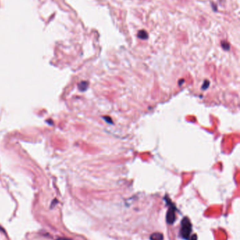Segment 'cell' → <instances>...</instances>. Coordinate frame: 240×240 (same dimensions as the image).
<instances>
[{
	"instance_id": "277c9868",
	"label": "cell",
	"mask_w": 240,
	"mask_h": 240,
	"mask_svg": "<svg viewBox=\"0 0 240 240\" xmlns=\"http://www.w3.org/2000/svg\"><path fill=\"white\" fill-rule=\"evenodd\" d=\"M150 239L151 240H164V236L161 233H153L150 236Z\"/></svg>"
},
{
	"instance_id": "6da1fadb",
	"label": "cell",
	"mask_w": 240,
	"mask_h": 240,
	"mask_svg": "<svg viewBox=\"0 0 240 240\" xmlns=\"http://www.w3.org/2000/svg\"><path fill=\"white\" fill-rule=\"evenodd\" d=\"M191 232H192V224L187 217L183 218L181 223V229H180V235L185 239L190 238Z\"/></svg>"
},
{
	"instance_id": "5b68a950",
	"label": "cell",
	"mask_w": 240,
	"mask_h": 240,
	"mask_svg": "<svg viewBox=\"0 0 240 240\" xmlns=\"http://www.w3.org/2000/svg\"><path fill=\"white\" fill-rule=\"evenodd\" d=\"M78 87L79 89L82 91H85L88 87V82H81V83L78 84Z\"/></svg>"
},
{
	"instance_id": "9c48e42d",
	"label": "cell",
	"mask_w": 240,
	"mask_h": 240,
	"mask_svg": "<svg viewBox=\"0 0 240 240\" xmlns=\"http://www.w3.org/2000/svg\"><path fill=\"white\" fill-rule=\"evenodd\" d=\"M211 4H213V9H214V11H216V10H217V8H216V6H215V4H214V3H211Z\"/></svg>"
},
{
	"instance_id": "ba28073f",
	"label": "cell",
	"mask_w": 240,
	"mask_h": 240,
	"mask_svg": "<svg viewBox=\"0 0 240 240\" xmlns=\"http://www.w3.org/2000/svg\"><path fill=\"white\" fill-rule=\"evenodd\" d=\"M190 240H197V236L196 235V234H194V235L191 237Z\"/></svg>"
},
{
	"instance_id": "30bf717a",
	"label": "cell",
	"mask_w": 240,
	"mask_h": 240,
	"mask_svg": "<svg viewBox=\"0 0 240 240\" xmlns=\"http://www.w3.org/2000/svg\"><path fill=\"white\" fill-rule=\"evenodd\" d=\"M58 240H69V239H63V238H61V239H59Z\"/></svg>"
},
{
	"instance_id": "52a82bcc",
	"label": "cell",
	"mask_w": 240,
	"mask_h": 240,
	"mask_svg": "<svg viewBox=\"0 0 240 240\" xmlns=\"http://www.w3.org/2000/svg\"><path fill=\"white\" fill-rule=\"evenodd\" d=\"M207 82H208L207 80L204 82V84L203 85V87H202L203 89H207V88H208V85H209V82H208V83H207Z\"/></svg>"
},
{
	"instance_id": "3957f363",
	"label": "cell",
	"mask_w": 240,
	"mask_h": 240,
	"mask_svg": "<svg viewBox=\"0 0 240 240\" xmlns=\"http://www.w3.org/2000/svg\"><path fill=\"white\" fill-rule=\"evenodd\" d=\"M137 37L139 39H141V40H146V39H148L149 36L146 30H139L137 33Z\"/></svg>"
},
{
	"instance_id": "7a4b0ae2",
	"label": "cell",
	"mask_w": 240,
	"mask_h": 240,
	"mask_svg": "<svg viewBox=\"0 0 240 240\" xmlns=\"http://www.w3.org/2000/svg\"><path fill=\"white\" fill-rule=\"evenodd\" d=\"M167 200H168V204H169V208L168 210V212L166 214V221L168 222V223L169 224H172L175 221V211H176V208L174 206L173 204L171 202L168 198L167 197Z\"/></svg>"
},
{
	"instance_id": "8992f818",
	"label": "cell",
	"mask_w": 240,
	"mask_h": 240,
	"mask_svg": "<svg viewBox=\"0 0 240 240\" xmlns=\"http://www.w3.org/2000/svg\"><path fill=\"white\" fill-rule=\"evenodd\" d=\"M221 46L224 50L228 51L229 49V44L225 41H222L221 42Z\"/></svg>"
}]
</instances>
